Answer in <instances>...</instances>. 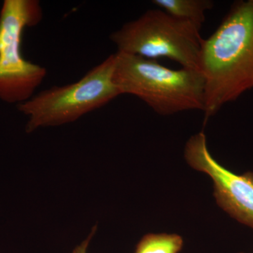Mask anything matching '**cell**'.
Wrapping results in <instances>:
<instances>
[{"instance_id":"1","label":"cell","mask_w":253,"mask_h":253,"mask_svg":"<svg viewBox=\"0 0 253 253\" xmlns=\"http://www.w3.org/2000/svg\"><path fill=\"white\" fill-rule=\"evenodd\" d=\"M204 123L253 88V0L237 1L201 44Z\"/></svg>"},{"instance_id":"2","label":"cell","mask_w":253,"mask_h":253,"mask_svg":"<svg viewBox=\"0 0 253 253\" xmlns=\"http://www.w3.org/2000/svg\"><path fill=\"white\" fill-rule=\"evenodd\" d=\"M113 78L121 94L136 96L162 116L204 111L205 85L201 71L171 69L155 59L117 51Z\"/></svg>"},{"instance_id":"3","label":"cell","mask_w":253,"mask_h":253,"mask_svg":"<svg viewBox=\"0 0 253 253\" xmlns=\"http://www.w3.org/2000/svg\"><path fill=\"white\" fill-rule=\"evenodd\" d=\"M115 64L116 54H111L79 81L52 86L18 104L28 118L27 132L74 122L121 95L113 78Z\"/></svg>"},{"instance_id":"4","label":"cell","mask_w":253,"mask_h":253,"mask_svg":"<svg viewBox=\"0 0 253 253\" xmlns=\"http://www.w3.org/2000/svg\"><path fill=\"white\" fill-rule=\"evenodd\" d=\"M201 28L161 9H149L110 36L118 52L150 59L164 57L200 71Z\"/></svg>"},{"instance_id":"5","label":"cell","mask_w":253,"mask_h":253,"mask_svg":"<svg viewBox=\"0 0 253 253\" xmlns=\"http://www.w3.org/2000/svg\"><path fill=\"white\" fill-rule=\"evenodd\" d=\"M38 0H4L0 11V99L20 104L35 95L46 69L23 56V32L41 22Z\"/></svg>"},{"instance_id":"6","label":"cell","mask_w":253,"mask_h":253,"mask_svg":"<svg viewBox=\"0 0 253 253\" xmlns=\"http://www.w3.org/2000/svg\"><path fill=\"white\" fill-rule=\"evenodd\" d=\"M184 157L191 168L211 178L219 207L253 229V172L237 174L221 166L210 153L204 131L191 136L186 142Z\"/></svg>"},{"instance_id":"7","label":"cell","mask_w":253,"mask_h":253,"mask_svg":"<svg viewBox=\"0 0 253 253\" xmlns=\"http://www.w3.org/2000/svg\"><path fill=\"white\" fill-rule=\"evenodd\" d=\"M152 3L173 17L201 28L206 21V13L214 6L211 0H154Z\"/></svg>"},{"instance_id":"8","label":"cell","mask_w":253,"mask_h":253,"mask_svg":"<svg viewBox=\"0 0 253 253\" xmlns=\"http://www.w3.org/2000/svg\"><path fill=\"white\" fill-rule=\"evenodd\" d=\"M183 244L177 234H149L141 239L134 253H179Z\"/></svg>"},{"instance_id":"9","label":"cell","mask_w":253,"mask_h":253,"mask_svg":"<svg viewBox=\"0 0 253 253\" xmlns=\"http://www.w3.org/2000/svg\"><path fill=\"white\" fill-rule=\"evenodd\" d=\"M93 234H94V231H93L90 236H89L85 241H83L80 246H77V247L74 249L73 253H86V250H87L88 246H89V242H90L91 236H93Z\"/></svg>"},{"instance_id":"10","label":"cell","mask_w":253,"mask_h":253,"mask_svg":"<svg viewBox=\"0 0 253 253\" xmlns=\"http://www.w3.org/2000/svg\"></svg>"}]
</instances>
